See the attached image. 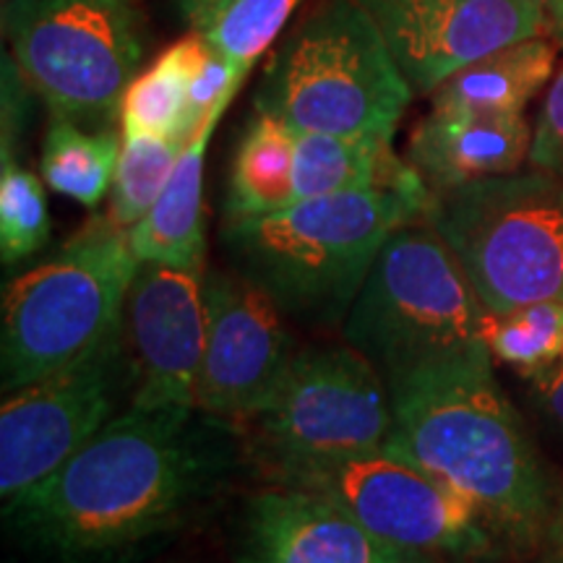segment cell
I'll return each instance as SVG.
<instances>
[{
	"label": "cell",
	"instance_id": "obj_1",
	"mask_svg": "<svg viewBox=\"0 0 563 563\" xmlns=\"http://www.w3.org/2000/svg\"><path fill=\"white\" fill-rule=\"evenodd\" d=\"M243 467L238 422L129 405L60 470L3 501V522L45 563H144L220 506Z\"/></svg>",
	"mask_w": 563,
	"mask_h": 563
},
{
	"label": "cell",
	"instance_id": "obj_2",
	"mask_svg": "<svg viewBox=\"0 0 563 563\" xmlns=\"http://www.w3.org/2000/svg\"><path fill=\"white\" fill-rule=\"evenodd\" d=\"M394 433L405 456L467 498L509 555L545 548L555 490L493 376V355L433 365L389 384Z\"/></svg>",
	"mask_w": 563,
	"mask_h": 563
},
{
	"label": "cell",
	"instance_id": "obj_3",
	"mask_svg": "<svg viewBox=\"0 0 563 563\" xmlns=\"http://www.w3.org/2000/svg\"><path fill=\"white\" fill-rule=\"evenodd\" d=\"M431 196L344 191L300 199L274 214L224 220L222 249L230 269L269 295L287 319L342 329L378 251L397 228L426 220Z\"/></svg>",
	"mask_w": 563,
	"mask_h": 563
},
{
	"label": "cell",
	"instance_id": "obj_4",
	"mask_svg": "<svg viewBox=\"0 0 563 563\" xmlns=\"http://www.w3.org/2000/svg\"><path fill=\"white\" fill-rule=\"evenodd\" d=\"M488 311L428 220L397 228L378 251L342 336L386 384L483 355Z\"/></svg>",
	"mask_w": 563,
	"mask_h": 563
},
{
	"label": "cell",
	"instance_id": "obj_5",
	"mask_svg": "<svg viewBox=\"0 0 563 563\" xmlns=\"http://www.w3.org/2000/svg\"><path fill=\"white\" fill-rule=\"evenodd\" d=\"M415 91L357 0H321L279 42L258 110L292 131L394 139Z\"/></svg>",
	"mask_w": 563,
	"mask_h": 563
},
{
	"label": "cell",
	"instance_id": "obj_6",
	"mask_svg": "<svg viewBox=\"0 0 563 563\" xmlns=\"http://www.w3.org/2000/svg\"><path fill=\"white\" fill-rule=\"evenodd\" d=\"M129 230L110 217L84 222L51 258L3 290V391L66 368L123 327L139 272Z\"/></svg>",
	"mask_w": 563,
	"mask_h": 563
},
{
	"label": "cell",
	"instance_id": "obj_7",
	"mask_svg": "<svg viewBox=\"0 0 563 563\" xmlns=\"http://www.w3.org/2000/svg\"><path fill=\"white\" fill-rule=\"evenodd\" d=\"M426 220L488 313L563 300V180L509 173L435 191Z\"/></svg>",
	"mask_w": 563,
	"mask_h": 563
},
{
	"label": "cell",
	"instance_id": "obj_8",
	"mask_svg": "<svg viewBox=\"0 0 563 563\" xmlns=\"http://www.w3.org/2000/svg\"><path fill=\"white\" fill-rule=\"evenodd\" d=\"M249 467L262 481L384 452L394 433L391 391L355 347L295 352L277 389L243 422Z\"/></svg>",
	"mask_w": 563,
	"mask_h": 563
},
{
	"label": "cell",
	"instance_id": "obj_9",
	"mask_svg": "<svg viewBox=\"0 0 563 563\" xmlns=\"http://www.w3.org/2000/svg\"><path fill=\"white\" fill-rule=\"evenodd\" d=\"M3 30L53 118L115 129L146 47L136 0H3Z\"/></svg>",
	"mask_w": 563,
	"mask_h": 563
},
{
	"label": "cell",
	"instance_id": "obj_10",
	"mask_svg": "<svg viewBox=\"0 0 563 563\" xmlns=\"http://www.w3.org/2000/svg\"><path fill=\"white\" fill-rule=\"evenodd\" d=\"M262 483L319 490L378 540L407 553L446 563H496L509 555L467 498L386 449Z\"/></svg>",
	"mask_w": 563,
	"mask_h": 563
},
{
	"label": "cell",
	"instance_id": "obj_11",
	"mask_svg": "<svg viewBox=\"0 0 563 563\" xmlns=\"http://www.w3.org/2000/svg\"><path fill=\"white\" fill-rule=\"evenodd\" d=\"M133 397L125 329L66 368L5 391L0 407V496L30 490L118 418Z\"/></svg>",
	"mask_w": 563,
	"mask_h": 563
},
{
	"label": "cell",
	"instance_id": "obj_12",
	"mask_svg": "<svg viewBox=\"0 0 563 563\" xmlns=\"http://www.w3.org/2000/svg\"><path fill=\"white\" fill-rule=\"evenodd\" d=\"M203 300L207 347L196 407L243 426L269 402L298 347L277 302L235 269L203 272Z\"/></svg>",
	"mask_w": 563,
	"mask_h": 563
},
{
	"label": "cell",
	"instance_id": "obj_13",
	"mask_svg": "<svg viewBox=\"0 0 563 563\" xmlns=\"http://www.w3.org/2000/svg\"><path fill=\"white\" fill-rule=\"evenodd\" d=\"M378 26L415 97L514 42L551 37L538 0H357Z\"/></svg>",
	"mask_w": 563,
	"mask_h": 563
},
{
	"label": "cell",
	"instance_id": "obj_14",
	"mask_svg": "<svg viewBox=\"0 0 563 563\" xmlns=\"http://www.w3.org/2000/svg\"><path fill=\"white\" fill-rule=\"evenodd\" d=\"M123 329L133 363L131 407H196L207 347L203 274L141 262L125 300Z\"/></svg>",
	"mask_w": 563,
	"mask_h": 563
},
{
	"label": "cell",
	"instance_id": "obj_15",
	"mask_svg": "<svg viewBox=\"0 0 563 563\" xmlns=\"http://www.w3.org/2000/svg\"><path fill=\"white\" fill-rule=\"evenodd\" d=\"M230 563H412L420 553L371 534L334 498L313 488L262 483L238 504Z\"/></svg>",
	"mask_w": 563,
	"mask_h": 563
},
{
	"label": "cell",
	"instance_id": "obj_16",
	"mask_svg": "<svg viewBox=\"0 0 563 563\" xmlns=\"http://www.w3.org/2000/svg\"><path fill=\"white\" fill-rule=\"evenodd\" d=\"M532 131L525 112L431 108L407 141V159L435 191L517 173L530 159Z\"/></svg>",
	"mask_w": 563,
	"mask_h": 563
},
{
	"label": "cell",
	"instance_id": "obj_17",
	"mask_svg": "<svg viewBox=\"0 0 563 563\" xmlns=\"http://www.w3.org/2000/svg\"><path fill=\"white\" fill-rule=\"evenodd\" d=\"M238 89L228 91L207 121L183 150L170 183L139 224L129 230L131 249L139 262L167 264L175 269L203 274L207 269V214H203V173L211 136L230 108Z\"/></svg>",
	"mask_w": 563,
	"mask_h": 563
},
{
	"label": "cell",
	"instance_id": "obj_18",
	"mask_svg": "<svg viewBox=\"0 0 563 563\" xmlns=\"http://www.w3.org/2000/svg\"><path fill=\"white\" fill-rule=\"evenodd\" d=\"M344 191L431 196L410 159L391 150V139L295 131V201Z\"/></svg>",
	"mask_w": 563,
	"mask_h": 563
},
{
	"label": "cell",
	"instance_id": "obj_19",
	"mask_svg": "<svg viewBox=\"0 0 563 563\" xmlns=\"http://www.w3.org/2000/svg\"><path fill=\"white\" fill-rule=\"evenodd\" d=\"M551 37L514 42L449 76L431 95L435 110L525 112L527 102L553 79Z\"/></svg>",
	"mask_w": 563,
	"mask_h": 563
},
{
	"label": "cell",
	"instance_id": "obj_20",
	"mask_svg": "<svg viewBox=\"0 0 563 563\" xmlns=\"http://www.w3.org/2000/svg\"><path fill=\"white\" fill-rule=\"evenodd\" d=\"M290 203H295V131L256 108L232 157L224 220L274 214Z\"/></svg>",
	"mask_w": 563,
	"mask_h": 563
},
{
	"label": "cell",
	"instance_id": "obj_21",
	"mask_svg": "<svg viewBox=\"0 0 563 563\" xmlns=\"http://www.w3.org/2000/svg\"><path fill=\"white\" fill-rule=\"evenodd\" d=\"M209 42L201 32L159 53L150 68L131 81L121 104V133H152L188 144L196 129L188 115V97L196 70L207 58Z\"/></svg>",
	"mask_w": 563,
	"mask_h": 563
},
{
	"label": "cell",
	"instance_id": "obj_22",
	"mask_svg": "<svg viewBox=\"0 0 563 563\" xmlns=\"http://www.w3.org/2000/svg\"><path fill=\"white\" fill-rule=\"evenodd\" d=\"M121 144L123 133L115 129L89 131L66 118H53L42 141V180L55 194L97 209L115 180Z\"/></svg>",
	"mask_w": 563,
	"mask_h": 563
},
{
	"label": "cell",
	"instance_id": "obj_23",
	"mask_svg": "<svg viewBox=\"0 0 563 563\" xmlns=\"http://www.w3.org/2000/svg\"><path fill=\"white\" fill-rule=\"evenodd\" d=\"M178 139L152 136V133H123L115 180L110 188L108 217L123 230H131L150 214V209L170 183L183 150Z\"/></svg>",
	"mask_w": 563,
	"mask_h": 563
},
{
	"label": "cell",
	"instance_id": "obj_24",
	"mask_svg": "<svg viewBox=\"0 0 563 563\" xmlns=\"http://www.w3.org/2000/svg\"><path fill=\"white\" fill-rule=\"evenodd\" d=\"M485 342L490 355L525 378L538 376L563 355V300H540L506 313H488Z\"/></svg>",
	"mask_w": 563,
	"mask_h": 563
},
{
	"label": "cell",
	"instance_id": "obj_25",
	"mask_svg": "<svg viewBox=\"0 0 563 563\" xmlns=\"http://www.w3.org/2000/svg\"><path fill=\"white\" fill-rule=\"evenodd\" d=\"M51 238V214L42 180L24 170L16 157H3L0 167V256L19 264L45 249Z\"/></svg>",
	"mask_w": 563,
	"mask_h": 563
},
{
	"label": "cell",
	"instance_id": "obj_26",
	"mask_svg": "<svg viewBox=\"0 0 563 563\" xmlns=\"http://www.w3.org/2000/svg\"><path fill=\"white\" fill-rule=\"evenodd\" d=\"M302 0H235L207 32L211 51H217L238 74L249 76L253 63L277 42L287 21Z\"/></svg>",
	"mask_w": 563,
	"mask_h": 563
},
{
	"label": "cell",
	"instance_id": "obj_27",
	"mask_svg": "<svg viewBox=\"0 0 563 563\" xmlns=\"http://www.w3.org/2000/svg\"><path fill=\"white\" fill-rule=\"evenodd\" d=\"M530 165L563 180V68L555 76L532 131Z\"/></svg>",
	"mask_w": 563,
	"mask_h": 563
},
{
	"label": "cell",
	"instance_id": "obj_28",
	"mask_svg": "<svg viewBox=\"0 0 563 563\" xmlns=\"http://www.w3.org/2000/svg\"><path fill=\"white\" fill-rule=\"evenodd\" d=\"M530 384L540 412L563 433V363H555L553 368L532 376Z\"/></svg>",
	"mask_w": 563,
	"mask_h": 563
},
{
	"label": "cell",
	"instance_id": "obj_29",
	"mask_svg": "<svg viewBox=\"0 0 563 563\" xmlns=\"http://www.w3.org/2000/svg\"><path fill=\"white\" fill-rule=\"evenodd\" d=\"M232 3L235 0H173L180 19L186 21L191 32H207Z\"/></svg>",
	"mask_w": 563,
	"mask_h": 563
},
{
	"label": "cell",
	"instance_id": "obj_30",
	"mask_svg": "<svg viewBox=\"0 0 563 563\" xmlns=\"http://www.w3.org/2000/svg\"><path fill=\"white\" fill-rule=\"evenodd\" d=\"M543 555H559V559H563V488L555 490L553 496V509H551V522H548V532H545Z\"/></svg>",
	"mask_w": 563,
	"mask_h": 563
},
{
	"label": "cell",
	"instance_id": "obj_31",
	"mask_svg": "<svg viewBox=\"0 0 563 563\" xmlns=\"http://www.w3.org/2000/svg\"><path fill=\"white\" fill-rule=\"evenodd\" d=\"M548 13V21H551V34L563 24V0H538Z\"/></svg>",
	"mask_w": 563,
	"mask_h": 563
},
{
	"label": "cell",
	"instance_id": "obj_32",
	"mask_svg": "<svg viewBox=\"0 0 563 563\" xmlns=\"http://www.w3.org/2000/svg\"><path fill=\"white\" fill-rule=\"evenodd\" d=\"M412 563H446V561H441V559H431V555H420V559H415Z\"/></svg>",
	"mask_w": 563,
	"mask_h": 563
},
{
	"label": "cell",
	"instance_id": "obj_33",
	"mask_svg": "<svg viewBox=\"0 0 563 563\" xmlns=\"http://www.w3.org/2000/svg\"><path fill=\"white\" fill-rule=\"evenodd\" d=\"M551 37H553L555 42H561V45H563V24L559 26V30H555V32L551 34Z\"/></svg>",
	"mask_w": 563,
	"mask_h": 563
},
{
	"label": "cell",
	"instance_id": "obj_34",
	"mask_svg": "<svg viewBox=\"0 0 563 563\" xmlns=\"http://www.w3.org/2000/svg\"><path fill=\"white\" fill-rule=\"evenodd\" d=\"M543 563H563V559H559V555H543Z\"/></svg>",
	"mask_w": 563,
	"mask_h": 563
},
{
	"label": "cell",
	"instance_id": "obj_35",
	"mask_svg": "<svg viewBox=\"0 0 563 563\" xmlns=\"http://www.w3.org/2000/svg\"><path fill=\"white\" fill-rule=\"evenodd\" d=\"M561 363H563V355H561Z\"/></svg>",
	"mask_w": 563,
	"mask_h": 563
}]
</instances>
